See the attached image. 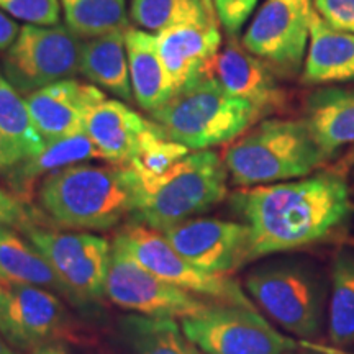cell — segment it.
Segmentation results:
<instances>
[{
    "mask_svg": "<svg viewBox=\"0 0 354 354\" xmlns=\"http://www.w3.org/2000/svg\"><path fill=\"white\" fill-rule=\"evenodd\" d=\"M230 205L250 228L253 261L325 241L353 210L346 180L336 172L243 187Z\"/></svg>",
    "mask_w": 354,
    "mask_h": 354,
    "instance_id": "cell-1",
    "label": "cell"
},
{
    "mask_svg": "<svg viewBox=\"0 0 354 354\" xmlns=\"http://www.w3.org/2000/svg\"><path fill=\"white\" fill-rule=\"evenodd\" d=\"M145 202L140 179L128 166L74 165L44 177L39 203L61 228L110 230Z\"/></svg>",
    "mask_w": 354,
    "mask_h": 354,
    "instance_id": "cell-2",
    "label": "cell"
},
{
    "mask_svg": "<svg viewBox=\"0 0 354 354\" xmlns=\"http://www.w3.org/2000/svg\"><path fill=\"white\" fill-rule=\"evenodd\" d=\"M232 183L240 187L302 179L326 161L305 120L269 118L223 151Z\"/></svg>",
    "mask_w": 354,
    "mask_h": 354,
    "instance_id": "cell-3",
    "label": "cell"
},
{
    "mask_svg": "<svg viewBox=\"0 0 354 354\" xmlns=\"http://www.w3.org/2000/svg\"><path fill=\"white\" fill-rule=\"evenodd\" d=\"M167 138L190 151L232 143L263 117L250 102L227 94L218 84L202 76L161 109L149 113Z\"/></svg>",
    "mask_w": 354,
    "mask_h": 354,
    "instance_id": "cell-4",
    "label": "cell"
},
{
    "mask_svg": "<svg viewBox=\"0 0 354 354\" xmlns=\"http://www.w3.org/2000/svg\"><path fill=\"white\" fill-rule=\"evenodd\" d=\"M228 169L223 158L212 149L190 151L167 174L145 192L133 221L158 232L205 214L227 197Z\"/></svg>",
    "mask_w": 354,
    "mask_h": 354,
    "instance_id": "cell-5",
    "label": "cell"
},
{
    "mask_svg": "<svg viewBox=\"0 0 354 354\" xmlns=\"http://www.w3.org/2000/svg\"><path fill=\"white\" fill-rule=\"evenodd\" d=\"M245 286L256 305L287 333L304 339L320 336L328 289L312 266L302 261L259 266Z\"/></svg>",
    "mask_w": 354,
    "mask_h": 354,
    "instance_id": "cell-6",
    "label": "cell"
},
{
    "mask_svg": "<svg viewBox=\"0 0 354 354\" xmlns=\"http://www.w3.org/2000/svg\"><path fill=\"white\" fill-rule=\"evenodd\" d=\"M184 335L203 354H287L297 349H313L338 354L335 349L295 342L272 328L256 308L212 302L203 312L180 320Z\"/></svg>",
    "mask_w": 354,
    "mask_h": 354,
    "instance_id": "cell-7",
    "label": "cell"
},
{
    "mask_svg": "<svg viewBox=\"0 0 354 354\" xmlns=\"http://www.w3.org/2000/svg\"><path fill=\"white\" fill-rule=\"evenodd\" d=\"M113 246L127 251L136 263L154 276L190 294L210 299L212 302L256 308L234 279L196 268L177 253L167 243L165 234L148 225L131 220L115 234Z\"/></svg>",
    "mask_w": 354,
    "mask_h": 354,
    "instance_id": "cell-8",
    "label": "cell"
},
{
    "mask_svg": "<svg viewBox=\"0 0 354 354\" xmlns=\"http://www.w3.org/2000/svg\"><path fill=\"white\" fill-rule=\"evenodd\" d=\"M24 233L69 292L71 304L88 307L107 295L112 246L91 233H63L32 225Z\"/></svg>",
    "mask_w": 354,
    "mask_h": 354,
    "instance_id": "cell-9",
    "label": "cell"
},
{
    "mask_svg": "<svg viewBox=\"0 0 354 354\" xmlns=\"http://www.w3.org/2000/svg\"><path fill=\"white\" fill-rule=\"evenodd\" d=\"M220 25L214 0H177L167 25L154 33L174 94L198 81L218 53Z\"/></svg>",
    "mask_w": 354,
    "mask_h": 354,
    "instance_id": "cell-10",
    "label": "cell"
},
{
    "mask_svg": "<svg viewBox=\"0 0 354 354\" xmlns=\"http://www.w3.org/2000/svg\"><path fill=\"white\" fill-rule=\"evenodd\" d=\"M82 41L68 26L25 25L3 57L8 84L32 94L81 69Z\"/></svg>",
    "mask_w": 354,
    "mask_h": 354,
    "instance_id": "cell-11",
    "label": "cell"
},
{
    "mask_svg": "<svg viewBox=\"0 0 354 354\" xmlns=\"http://www.w3.org/2000/svg\"><path fill=\"white\" fill-rule=\"evenodd\" d=\"M107 297L110 302L145 317L187 318L201 313L212 300L162 281L136 263L127 251L112 245Z\"/></svg>",
    "mask_w": 354,
    "mask_h": 354,
    "instance_id": "cell-12",
    "label": "cell"
},
{
    "mask_svg": "<svg viewBox=\"0 0 354 354\" xmlns=\"http://www.w3.org/2000/svg\"><path fill=\"white\" fill-rule=\"evenodd\" d=\"M312 0H266L248 26L243 46L272 69L295 74L310 38Z\"/></svg>",
    "mask_w": 354,
    "mask_h": 354,
    "instance_id": "cell-13",
    "label": "cell"
},
{
    "mask_svg": "<svg viewBox=\"0 0 354 354\" xmlns=\"http://www.w3.org/2000/svg\"><path fill=\"white\" fill-rule=\"evenodd\" d=\"M167 243L202 271L230 276L253 261L248 225L220 218H190L161 232Z\"/></svg>",
    "mask_w": 354,
    "mask_h": 354,
    "instance_id": "cell-14",
    "label": "cell"
},
{
    "mask_svg": "<svg viewBox=\"0 0 354 354\" xmlns=\"http://www.w3.org/2000/svg\"><path fill=\"white\" fill-rule=\"evenodd\" d=\"M0 335L20 349H37L74 338V323L55 292L37 286H8V302Z\"/></svg>",
    "mask_w": 354,
    "mask_h": 354,
    "instance_id": "cell-15",
    "label": "cell"
},
{
    "mask_svg": "<svg viewBox=\"0 0 354 354\" xmlns=\"http://www.w3.org/2000/svg\"><path fill=\"white\" fill-rule=\"evenodd\" d=\"M202 76L212 79L225 92L254 105L261 113H271L286 104V94L272 68L228 37L225 46L203 68Z\"/></svg>",
    "mask_w": 354,
    "mask_h": 354,
    "instance_id": "cell-16",
    "label": "cell"
},
{
    "mask_svg": "<svg viewBox=\"0 0 354 354\" xmlns=\"http://www.w3.org/2000/svg\"><path fill=\"white\" fill-rule=\"evenodd\" d=\"M105 99L95 86L64 79L26 94L25 102L39 135L50 145L86 133L87 115Z\"/></svg>",
    "mask_w": 354,
    "mask_h": 354,
    "instance_id": "cell-17",
    "label": "cell"
},
{
    "mask_svg": "<svg viewBox=\"0 0 354 354\" xmlns=\"http://www.w3.org/2000/svg\"><path fill=\"white\" fill-rule=\"evenodd\" d=\"M151 123L122 102L105 99L87 115L86 133L100 159L112 166H130L141 135Z\"/></svg>",
    "mask_w": 354,
    "mask_h": 354,
    "instance_id": "cell-18",
    "label": "cell"
},
{
    "mask_svg": "<svg viewBox=\"0 0 354 354\" xmlns=\"http://www.w3.org/2000/svg\"><path fill=\"white\" fill-rule=\"evenodd\" d=\"M354 79V35L336 30L313 10L310 17L305 84L348 82Z\"/></svg>",
    "mask_w": 354,
    "mask_h": 354,
    "instance_id": "cell-19",
    "label": "cell"
},
{
    "mask_svg": "<svg viewBox=\"0 0 354 354\" xmlns=\"http://www.w3.org/2000/svg\"><path fill=\"white\" fill-rule=\"evenodd\" d=\"M305 123L326 159L354 145V91L326 87L308 95Z\"/></svg>",
    "mask_w": 354,
    "mask_h": 354,
    "instance_id": "cell-20",
    "label": "cell"
},
{
    "mask_svg": "<svg viewBox=\"0 0 354 354\" xmlns=\"http://www.w3.org/2000/svg\"><path fill=\"white\" fill-rule=\"evenodd\" d=\"M125 38L133 97L145 112L151 113L174 95L169 74L159 55L156 35L128 26Z\"/></svg>",
    "mask_w": 354,
    "mask_h": 354,
    "instance_id": "cell-21",
    "label": "cell"
},
{
    "mask_svg": "<svg viewBox=\"0 0 354 354\" xmlns=\"http://www.w3.org/2000/svg\"><path fill=\"white\" fill-rule=\"evenodd\" d=\"M99 158L100 154L87 133H81V135L46 145L37 156L21 159L3 174H6L8 187L12 189V194H15L20 201L26 203L32 201L35 184L39 179H44L64 167L82 165V162Z\"/></svg>",
    "mask_w": 354,
    "mask_h": 354,
    "instance_id": "cell-22",
    "label": "cell"
},
{
    "mask_svg": "<svg viewBox=\"0 0 354 354\" xmlns=\"http://www.w3.org/2000/svg\"><path fill=\"white\" fill-rule=\"evenodd\" d=\"M125 33L127 28L113 30L82 41L79 73L95 86L130 102L133 100V88Z\"/></svg>",
    "mask_w": 354,
    "mask_h": 354,
    "instance_id": "cell-23",
    "label": "cell"
},
{
    "mask_svg": "<svg viewBox=\"0 0 354 354\" xmlns=\"http://www.w3.org/2000/svg\"><path fill=\"white\" fill-rule=\"evenodd\" d=\"M0 282L43 287L71 300L69 292L44 256L8 227H0Z\"/></svg>",
    "mask_w": 354,
    "mask_h": 354,
    "instance_id": "cell-24",
    "label": "cell"
},
{
    "mask_svg": "<svg viewBox=\"0 0 354 354\" xmlns=\"http://www.w3.org/2000/svg\"><path fill=\"white\" fill-rule=\"evenodd\" d=\"M326 328L338 348L354 346V248H342L333 258Z\"/></svg>",
    "mask_w": 354,
    "mask_h": 354,
    "instance_id": "cell-25",
    "label": "cell"
},
{
    "mask_svg": "<svg viewBox=\"0 0 354 354\" xmlns=\"http://www.w3.org/2000/svg\"><path fill=\"white\" fill-rule=\"evenodd\" d=\"M122 331L135 354H203L176 318L128 315L122 320Z\"/></svg>",
    "mask_w": 354,
    "mask_h": 354,
    "instance_id": "cell-26",
    "label": "cell"
},
{
    "mask_svg": "<svg viewBox=\"0 0 354 354\" xmlns=\"http://www.w3.org/2000/svg\"><path fill=\"white\" fill-rule=\"evenodd\" d=\"M189 153V148L167 138L162 128L153 122L141 135L138 148L128 167L135 172L146 192Z\"/></svg>",
    "mask_w": 354,
    "mask_h": 354,
    "instance_id": "cell-27",
    "label": "cell"
},
{
    "mask_svg": "<svg viewBox=\"0 0 354 354\" xmlns=\"http://www.w3.org/2000/svg\"><path fill=\"white\" fill-rule=\"evenodd\" d=\"M66 26L79 38L128 28L125 0H59Z\"/></svg>",
    "mask_w": 354,
    "mask_h": 354,
    "instance_id": "cell-28",
    "label": "cell"
},
{
    "mask_svg": "<svg viewBox=\"0 0 354 354\" xmlns=\"http://www.w3.org/2000/svg\"><path fill=\"white\" fill-rule=\"evenodd\" d=\"M0 133L19 149L24 159L37 156L46 146L25 99L7 81L0 87Z\"/></svg>",
    "mask_w": 354,
    "mask_h": 354,
    "instance_id": "cell-29",
    "label": "cell"
},
{
    "mask_svg": "<svg viewBox=\"0 0 354 354\" xmlns=\"http://www.w3.org/2000/svg\"><path fill=\"white\" fill-rule=\"evenodd\" d=\"M0 10L37 26H55L61 19L59 0H0Z\"/></svg>",
    "mask_w": 354,
    "mask_h": 354,
    "instance_id": "cell-30",
    "label": "cell"
},
{
    "mask_svg": "<svg viewBox=\"0 0 354 354\" xmlns=\"http://www.w3.org/2000/svg\"><path fill=\"white\" fill-rule=\"evenodd\" d=\"M176 2L177 0H131V20L145 32L158 33L169 21Z\"/></svg>",
    "mask_w": 354,
    "mask_h": 354,
    "instance_id": "cell-31",
    "label": "cell"
},
{
    "mask_svg": "<svg viewBox=\"0 0 354 354\" xmlns=\"http://www.w3.org/2000/svg\"><path fill=\"white\" fill-rule=\"evenodd\" d=\"M39 220L41 218L37 212L26 207V203L20 201L15 194L0 187V227H13L24 232L32 225H39Z\"/></svg>",
    "mask_w": 354,
    "mask_h": 354,
    "instance_id": "cell-32",
    "label": "cell"
},
{
    "mask_svg": "<svg viewBox=\"0 0 354 354\" xmlns=\"http://www.w3.org/2000/svg\"><path fill=\"white\" fill-rule=\"evenodd\" d=\"M221 26L230 37H234L254 12L258 0H214Z\"/></svg>",
    "mask_w": 354,
    "mask_h": 354,
    "instance_id": "cell-33",
    "label": "cell"
},
{
    "mask_svg": "<svg viewBox=\"0 0 354 354\" xmlns=\"http://www.w3.org/2000/svg\"><path fill=\"white\" fill-rule=\"evenodd\" d=\"M312 7L333 28L354 35V0H312Z\"/></svg>",
    "mask_w": 354,
    "mask_h": 354,
    "instance_id": "cell-34",
    "label": "cell"
},
{
    "mask_svg": "<svg viewBox=\"0 0 354 354\" xmlns=\"http://www.w3.org/2000/svg\"><path fill=\"white\" fill-rule=\"evenodd\" d=\"M20 28L15 20H12L6 12L0 10V51L8 50L17 37H19Z\"/></svg>",
    "mask_w": 354,
    "mask_h": 354,
    "instance_id": "cell-35",
    "label": "cell"
},
{
    "mask_svg": "<svg viewBox=\"0 0 354 354\" xmlns=\"http://www.w3.org/2000/svg\"><path fill=\"white\" fill-rule=\"evenodd\" d=\"M21 159H24V156H21L19 149L0 133V172L8 171Z\"/></svg>",
    "mask_w": 354,
    "mask_h": 354,
    "instance_id": "cell-36",
    "label": "cell"
},
{
    "mask_svg": "<svg viewBox=\"0 0 354 354\" xmlns=\"http://www.w3.org/2000/svg\"><path fill=\"white\" fill-rule=\"evenodd\" d=\"M8 302V286L0 282V330H2L3 322H6V310Z\"/></svg>",
    "mask_w": 354,
    "mask_h": 354,
    "instance_id": "cell-37",
    "label": "cell"
},
{
    "mask_svg": "<svg viewBox=\"0 0 354 354\" xmlns=\"http://www.w3.org/2000/svg\"><path fill=\"white\" fill-rule=\"evenodd\" d=\"M33 354H68L63 346H57V344H46V346H39L33 349Z\"/></svg>",
    "mask_w": 354,
    "mask_h": 354,
    "instance_id": "cell-38",
    "label": "cell"
},
{
    "mask_svg": "<svg viewBox=\"0 0 354 354\" xmlns=\"http://www.w3.org/2000/svg\"><path fill=\"white\" fill-rule=\"evenodd\" d=\"M0 354H13L8 346H6V343H3V339L0 338Z\"/></svg>",
    "mask_w": 354,
    "mask_h": 354,
    "instance_id": "cell-39",
    "label": "cell"
},
{
    "mask_svg": "<svg viewBox=\"0 0 354 354\" xmlns=\"http://www.w3.org/2000/svg\"><path fill=\"white\" fill-rule=\"evenodd\" d=\"M287 354H323V353L322 351H313V349H312V351H299V349H297V351H290ZM325 354H328V353H325Z\"/></svg>",
    "mask_w": 354,
    "mask_h": 354,
    "instance_id": "cell-40",
    "label": "cell"
},
{
    "mask_svg": "<svg viewBox=\"0 0 354 354\" xmlns=\"http://www.w3.org/2000/svg\"><path fill=\"white\" fill-rule=\"evenodd\" d=\"M3 82H6V79H3V77H2V74H0V87L3 86Z\"/></svg>",
    "mask_w": 354,
    "mask_h": 354,
    "instance_id": "cell-41",
    "label": "cell"
}]
</instances>
